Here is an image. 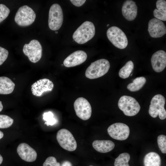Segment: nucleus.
Returning a JSON list of instances; mask_svg holds the SVG:
<instances>
[{
	"label": "nucleus",
	"instance_id": "1",
	"mask_svg": "<svg viewBox=\"0 0 166 166\" xmlns=\"http://www.w3.org/2000/svg\"><path fill=\"white\" fill-rule=\"evenodd\" d=\"M95 33L93 24L89 21L82 23L75 31L73 35V38L79 44H83L92 39Z\"/></svg>",
	"mask_w": 166,
	"mask_h": 166
},
{
	"label": "nucleus",
	"instance_id": "2",
	"mask_svg": "<svg viewBox=\"0 0 166 166\" xmlns=\"http://www.w3.org/2000/svg\"><path fill=\"white\" fill-rule=\"evenodd\" d=\"M110 67L109 61L105 59L97 60L91 63L85 72L86 77L91 79L101 77L108 71Z\"/></svg>",
	"mask_w": 166,
	"mask_h": 166
},
{
	"label": "nucleus",
	"instance_id": "3",
	"mask_svg": "<svg viewBox=\"0 0 166 166\" xmlns=\"http://www.w3.org/2000/svg\"><path fill=\"white\" fill-rule=\"evenodd\" d=\"M118 105L124 114L128 116L136 115L140 109V104L135 98L127 95H123L120 98Z\"/></svg>",
	"mask_w": 166,
	"mask_h": 166
},
{
	"label": "nucleus",
	"instance_id": "4",
	"mask_svg": "<svg viewBox=\"0 0 166 166\" xmlns=\"http://www.w3.org/2000/svg\"><path fill=\"white\" fill-rule=\"evenodd\" d=\"M36 14L33 10L27 5L20 7L16 13L14 21L19 26L26 27L32 24L34 21Z\"/></svg>",
	"mask_w": 166,
	"mask_h": 166
},
{
	"label": "nucleus",
	"instance_id": "5",
	"mask_svg": "<svg viewBox=\"0 0 166 166\" xmlns=\"http://www.w3.org/2000/svg\"><path fill=\"white\" fill-rule=\"evenodd\" d=\"M107 36L109 41L116 47L120 49L125 48L128 40L125 33L119 27L112 26L107 30Z\"/></svg>",
	"mask_w": 166,
	"mask_h": 166
},
{
	"label": "nucleus",
	"instance_id": "6",
	"mask_svg": "<svg viewBox=\"0 0 166 166\" xmlns=\"http://www.w3.org/2000/svg\"><path fill=\"white\" fill-rule=\"evenodd\" d=\"M165 99L162 95L158 94L155 95L152 98L148 110L150 116L153 118H156L158 115L161 120L166 118V111L164 108Z\"/></svg>",
	"mask_w": 166,
	"mask_h": 166
},
{
	"label": "nucleus",
	"instance_id": "7",
	"mask_svg": "<svg viewBox=\"0 0 166 166\" xmlns=\"http://www.w3.org/2000/svg\"><path fill=\"white\" fill-rule=\"evenodd\" d=\"M63 20V15L60 6L57 3L53 4L49 13L48 26L52 30H58L61 27Z\"/></svg>",
	"mask_w": 166,
	"mask_h": 166
},
{
	"label": "nucleus",
	"instance_id": "8",
	"mask_svg": "<svg viewBox=\"0 0 166 166\" xmlns=\"http://www.w3.org/2000/svg\"><path fill=\"white\" fill-rule=\"evenodd\" d=\"M57 140L63 149L69 151L75 150L77 147L76 141L72 133L65 128L59 130L56 135Z\"/></svg>",
	"mask_w": 166,
	"mask_h": 166
},
{
	"label": "nucleus",
	"instance_id": "9",
	"mask_svg": "<svg viewBox=\"0 0 166 166\" xmlns=\"http://www.w3.org/2000/svg\"><path fill=\"white\" fill-rule=\"evenodd\" d=\"M42 49L40 42L37 40H31L29 44H26L23 48L24 54L29 60L34 63L38 61L42 55Z\"/></svg>",
	"mask_w": 166,
	"mask_h": 166
},
{
	"label": "nucleus",
	"instance_id": "10",
	"mask_svg": "<svg viewBox=\"0 0 166 166\" xmlns=\"http://www.w3.org/2000/svg\"><path fill=\"white\" fill-rule=\"evenodd\" d=\"M74 108L77 116L83 120H87L90 117L92 108L88 100L83 97L77 98L74 102Z\"/></svg>",
	"mask_w": 166,
	"mask_h": 166
},
{
	"label": "nucleus",
	"instance_id": "11",
	"mask_svg": "<svg viewBox=\"0 0 166 166\" xmlns=\"http://www.w3.org/2000/svg\"><path fill=\"white\" fill-rule=\"evenodd\" d=\"M108 132L113 138L120 140H126L130 133L128 126L123 123H116L110 125L108 128Z\"/></svg>",
	"mask_w": 166,
	"mask_h": 166
},
{
	"label": "nucleus",
	"instance_id": "12",
	"mask_svg": "<svg viewBox=\"0 0 166 166\" xmlns=\"http://www.w3.org/2000/svg\"><path fill=\"white\" fill-rule=\"evenodd\" d=\"M148 31L152 37L160 38L166 34V28L162 21L156 18H153L148 22Z\"/></svg>",
	"mask_w": 166,
	"mask_h": 166
},
{
	"label": "nucleus",
	"instance_id": "13",
	"mask_svg": "<svg viewBox=\"0 0 166 166\" xmlns=\"http://www.w3.org/2000/svg\"><path fill=\"white\" fill-rule=\"evenodd\" d=\"M53 83L49 79H40L33 83L31 86L33 94L36 96H40L45 92L51 91L53 88Z\"/></svg>",
	"mask_w": 166,
	"mask_h": 166
},
{
	"label": "nucleus",
	"instance_id": "14",
	"mask_svg": "<svg viewBox=\"0 0 166 166\" xmlns=\"http://www.w3.org/2000/svg\"><path fill=\"white\" fill-rule=\"evenodd\" d=\"M87 57V54L84 51L77 50L72 53L64 60L63 64L67 67L75 66L84 62Z\"/></svg>",
	"mask_w": 166,
	"mask_h": 166
},
{
	"label": "nucleus",
	"instance_id": "15",
	"mask_svg": "<svg viewBox=\"0 0 166 166\" xmlns=\"http://www.w3.org/2000/svg\"><path fill=\"white\" fill-rule=\"evenodd\" d=\"M17 150L20 157L26 161L32 162L37 158V154L36 151L26 143H22L19 144Z\"/></svg>",
	"mask_w": 166,
	"mask_h": 166
},
{
	"label": "nucleus",
	"instance_id": "16",
	"mask_svg": "<svg viewBox=\"0 0 166 166\" xmlns=\"http://www.w3.org/2000/svg\"><path fill=\"white\" fill-rule=\"evenodd\" d=\"M151 61L152 68L155 72H162L166 66V52L163 50L157 51L152 56Z\"/></svg>",
	"mask_w": 166,
	"mask_h": 166
},
{
	"label": "nucleus",
	"instance_id": "17",
	"mask_svg": "<svg viewBox=\"0 0 166 166\" xmlns=\"http://www.w3.org/2000/svg\"><path fill=\"white\" fill-rule=\"evenodd\" d=\"M122 13L124 17L127 20H134L137 14V7L136 2L131 0L125 1L122 6Z\"/></svg>",
	"mask_w": 166,
	"mask_h": 166
},
{
	"label": "nucleus",
	"instance_id": "18",
	"mask_svg": "<svg viewBox=\"0 0 166 166\" xmlns=\"http://www.w3.org/2000/svg\"><path fill=\"white\" fill-rule=\"evenodd\" d=\"M92 145L97 151L101 153H107L112 151L115 147V144L109 140H96L93 141Z\"/></svg>",
	"mask_w": 166,
	"mask_h": 166
},
{
	"label": "nucleus",
	"instance_id": "19",
	"mask_svg": "<svg viewBox=\"0 0 166 166\" xmlns=\"http://www.w3.org/2000/svg\"><path fill=\"white\" fill-rule=\"evenodd\" d=\"M15 84L9 78L0 77V94H8L14 90Z\"/></svg>",
	"mask_w": 166,
	"mask_h": 166
},
{
	"label": "nucleus",
	"instance_id": "20",
	"mask_svg": "<svg viewBox=\"0 0 166 166\" xmlns=\"http://www.w3.org/2000/svg\"><path fill=\"white\" fill-rule=\"evenodd\" d=\"M156 9L153 11V14L156 18L161 21H166V1L158 0L156 3Z\"/></svg>",
	"mask_w": 166,
	"mask_h": 166
},
{
	"label": "nucleus",
	"instance_id": "21",
	"mask_svg": "<svg viewBox=\"0 0 166 166\" xmlns=\"http://www.w3.org/2000/svg\"><path fill=\"white\" fill-rule=\"evenodd\" d=\"M144 163V166H160V157L156 152H150L145 156Z\"/></svg>",
	"mask_w": 166,
	"mask_h": 166
},
{
	"label": "nucleus",
	"instance_id": "22",
	"mask_svg": "<svg viewBox=\"0 0 166 166\" xmlns=\"http://www.w3.org/2000/svg\"><path fill=\"white\" fill-rule=\"evenodd\" d=\"M146 82V78L143 77L136 78L132 82L129 84L127 86V89L131 92H136L141 89Z\"/></svg>",
	"mask_w": 166,
	"mask_h": 166
},
{
	"label": "nucleus",
	"instance_id": "23",
	"mask_svg": "<svg viewBox=\"0 0 166 166\" xmlns=\"http://www.w3.org/2000/svg\"><path fill=\"white\" fill-rule=\"evenodd\" d=\"M134 68V64L132 61H128L120 70L118 74L121 78L125 79L130 75Z\"/></svg>",
	"mask_w": 166,
	"mask_h": 166
},
{
	"label": "nucleus",
	"instance_id": "24",
	"mask_svg": "<svg viewBox=\"0 0 166 166\" xmlns=\"http://www.w3.org/2000/svg\"><path fill=\"white\" fill-rule=\"evenodd\" d=\"M130 159V155L127 152L120 154L115 159L114 166H129L128 162Z\"/></svg>",
	"mask_w": 166,
	"mask_h": 166
},
{
	"label": "nucleus",
	"instance_id": "25",
	"mask_svg": "<svg viewBox=\"0 0 166 166\" xmlns=\"http://www.w3.org/2000/svg\"><path fill=\"white\" fill-rule=\"evenodd\" d=\"M14 122V120L9 116L0 114V128H7L10 127Z\"/></svg>",
	"mask_w": 166,
	"mask_h": 166
},
{
	"label": "nucleus",
	"instance_id": "26",
	"mask_svg": "<svg viewBox=\"0 0 166 166\" xmlns=\"http://www.w3.org/2000/svg\"><path fill=\"white\" fill-rule=\"evenodd\" d=\"M43 119L46 121L45 124L47 126L53 125L57 122V120L54 117V115L52 113L49 111L44 113L43 115Z\"/></svg>",
	"mask_w": 166,
	"mask_h": 166
},
{
	"label": "nucleus",
	"instance_id": "27",
	"mask_svg": "<svg viewBox=\"0 0 166 166\" xmlns=\"http://www.w3.org/2000/svg\"><path fill=\"white\" fill-rule=\"evenodd\" d=\"M158 146L161 152L166 153V136L164 135H159L157 139Z\"/></svg>",
	"mask_w": 166,
	"mask_h": 166
},
{
	"label": "nucleus",
	"instance_id": "28",
	"mask_svg": "<svg viewBox=\"0 0 166 166\" xmlns=\"http://www.w3.org/2000/svg\"><path fill=\"white\" fill-rule=\"evenodd\" d=\"M10 13L9 8L3 4H0V23L7 17Z\"/></svg>",
	"mask_w": 166,
	"mask_h": 166
},
{
	"label": "nucleus",
	"instance_id": "29",
	"mask_svg": "<svg viewBox=\"0 0 166 166\" xmlns=\"http://www.w3.org/2000/svg\"><path fill=\"white\" fill-rule=\"evenodd\" d=\"M59 163L57 162L55 157L49 156L47 157L44 162L43 166H60Z\"/></svg>",
	"mask_w": 166,
	"mask_h": 166
},
{
	"label": "nucleus",
	"instance_id": "30",
	"mask_svg": "<svg viewBox=\"0 0 166 166\" xmlns=\"http://www.w3.org/2000/svg\"><path fill=\"white\" fill-rule=\"evenodd\" d=\"M8 54L9 52L7 49L0 46V65L6 60Z\"/></svg>",
	"mask_w": 166,
	"mask_h": 166
},
{
	"label": "nucleus",
	"instance_id": "31",
	"mask_svg": "<svg viewBox=\"0 0 166 166\" xmlns=\"http://www.w3.org/2000/svg\"><path fill=\"white\" fill-rule=\"evenodd\" d=\"M71 2L74 6L77 7H80L82 6L85 2V0H71Z\"/></svg>",
	"mask_w": 166,
	"mask_h": 166
},
{
	"label": "nucleus",
	"instance_id": "32",
	"mask_svg": "<svg viewBox=\"0 0 166 166\" xmlns=\"http://www.w3.org/2000/svg\"><path fill=\"white\" fill-rule=\"evenodd\" d=\"M60 166H72V165L70 162L68 160H65L62 163Z\"/></svg>",
	"mask_w": 166,
	"mask_h": 166
},
{
	"label": "nucleus",
	"instance_id": "33",
	"mask_svg": "<svg viewBox=\"0 0 166 166\" xmlns=\"http://www.w3.org/2000/svg\"><path fill=\"white\" fill-rule=\"evenodd\" d=\"M3 108V106L1 101H0V112H1Z\"/></svg>",
	"mask_w": 166,
	"mask_h": 166
},
{
	"label": "nucleus",
	"instance_id": "34",
	"mask_svg": "<svg viewBox=\"0 0 166 166\" xmlns=\"http://www.w3.org/2000/svg\"><path fill=\"white\" fill-rule=\"evenodd\" d=\"M3 133L1 131H0V140L3 137Z\"/></svg>",
	"mask_w": 166,
	"mask_h": 166
},
{
	"label": "nucleus",
	"instance_id": "35",
	"mask_svg": "<svg viewBox=\"0 0 166 166\" xmlns=\"http://www.w3.org/2000/svg\"><path fill=\"white\" fill-rule=\"evenodd\" d=\"M3 157L0 154V164H1L3 161Z\"/></svg>",
	"mask_w": 166,
	"mask_h": 166
},
{
	"label": "nucleus",
	"instance_id": "36",
	"mask_svg": "<svg viewBox=\"0 0 166 166\" xmlns=\"http://www.w3.org/2000/svg\"><path fill=\"white\" fill-rule=\"evenodd\" d=\"M55 33H57H57H58V32H57V31H56V32H55Z\"/></svg>",
	"mask_w": 166,
	"mask_h": 166
},
{
	"label": "nucleus",
	"instance_id": "37",
	"mask_svg": "<svg viewBox=\"0 0 166 166\" xmlns=\"http://www.w3.org/2000/svg\"><path fill=\"white\" fill-rule=\"evenodd\" d=\"M109 25V24H108V25H107V26H108Z\"/></svg>",
	"mask_w": 166,
	"mask_h": 166
},
{
	"label": "nucleus",
	"instance_id": "38",
	"mask_svg": "<svg viewBox=\"0 0 166 166\" xmlns=\"http://www.w3.org/2000/svg\"><path fill=\"white\" fill-rule=\"evenodd\" d=\"M132 74H131V76H132Z\"/></svg>",
	"mask_w": 166,
	"mask_h": 166
},
{
	"label": "nucleus",
	"instance_id": "39",
	"mask_svg": "<svg viewBox=\"0 0 166 166\" xmlns=\"http://www.w3.org/2000/svg\"><path fill=\"white\" fill-rule=\"evenodd\" d=\"M89 166H92V165H90Z\"/></svg>",
	"mask_w": 166,
	"mask_h": 166
}]
</instances>
